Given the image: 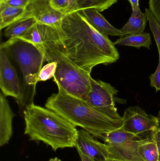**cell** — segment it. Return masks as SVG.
Returning <instances> with one entry per match:
<instances>
[{
    "mask_svg": "<svg viewBox=\"0 0 160 161\" xmlns=\"http://www.w3.org/2000/svg\"><path fill=\"white\" fill-rule=\"evenodd\" d=\"M57 28L66 54L89 73L97 65L112 64L119 59L114 43L95 29L79 11L64 16Z\"/></svg>",
    "mask_w": 160,
    "mask_h": 161,
    "instance_id": "cell-1",
    "label": "cell"
},
{
    "mask_svg": "<svg viewBox=\"0 0 160 161\" xmlns=\"http://www.w3.org/2000/svg\"><path fill=\"white\" fill-rule=\"evenodd\" d=\"M38 24L42 36L45 61L57 64L54 81L65 92L86 102L91 90V74L80 68L66 54L56 27Z\"/></svg>",
    "mask_w": 160,
    "mask_h": 161,
    "instance_id": "cell-2",
    "label": "cell"
},
{
    "mask_svg": "<svg viewBox=\"0 0 160 161\" xmlns=\"http://www.w3.org/2000/svg\"><path fill=\"white\" fill-rule=\"evenodd\" d=\"M23 115L24 134L30 141L42 142L54 151L76 146V127L55 112L33 103L26 108Z\"/></svg>",
    "mask_w": 160,
    "mask_h": 161,
    "instance_id": "cell-3",
    "label": "cell"
},
{
    "mask_svg": "<svg viewBox=\"0 0 160 161\" xmlns=\"http://www.w3.org/2000/svg\"><path fill=\"white\" fill-rule=\"evenodd\" d=\"M57 93L47 99L45 107L55 112L75 126L80 127L101 140L106 133L120 128L122 119L110 117L91 107L87 102L65 92L58 87Z\"/></svg>",
    "mask_w": 160,
    "mask_h": 161,
    "instance_id": "cell-4",
    "label": "cell"
},
{
    "mask_svg": "<svg viewBox=\"0 0 160 161\" xmlns=\"http://www.w3.org/2000/svg\"><path fill=\"white\" fill-rule=\"evenodd\" d=\"M11 62L18 68L21 83L20 97L17 101L20 112L23 114L34 103L39 73L45 61L44 49L18 37L9 39L1 44Z\"/></svg>",
    "mask_w": 160,
    "mask_h": 161,
    "instance_id": "cell-5",
    "label": "cell"
},
{
    "mask_svg": "<svg viewBox=\"0 0 160 161\" xmlns=\"http://www.w3.org/2000/svg\"><path fill=\"white\" fill-rule=\"evenodd\" d=\"M91 90L87 102L101 112L116 119H122L116 107L118 91L110 83L91 78Z\"/></svg>",
    "mask_w": 160,
    "mask_h": 161,
    "instance_id": "cell-6",
    "label": "cell"
},
{
    "mask_svg": "<svg viewBox=\"0 0 160 161\" xmlns=\"http://www.w3.org/2000/svg\"><path fill=\"white\" fill-rule=\"evenodd\" d=\"M122 118V128L136 135L149 136L159 128L157 117L147 114L138 106L127 108Z\"/></svg>",
    "mask_w": 160,
    "mask_h": 161,
    "instance_id": "cell-7",
    "label": "cell"
},
{
    "mask_svg": "<svg viewBox=\"0 0 160 161\" xmlns=\"http://www.w3.org/2000/svg\"><path fill=\"white\" fill-rule=\"evenodd\" d=\"M65 16L52 7L50 0H31L18 20L34 18L38 23L59 28Z\"/></svg>",
    "mask_w": 160,
    "mask_h": 161,
    "instance_id": "cell-8",
    "label": "cell"
},
{
    "mask_svg": "<svg viewBox=\"0 0 160 161\" xmlns=\"http://www.w3.org/2000/svg\"><path fill=\"white\" fill-rule=\"evenodd\" d=\"M0 88L6 97H12L16 101L20 97L21 83L18 74L5 51L0 48Z\"/></svg>",
    "mask_w": 160,
    "mask_h": 161,
    "instance_id": "cell-9",
    "label": "cell"
},
{
    "mask_svg": "<svg viewBox=\"0 0 160 161\" xmlns=\"http://www.w3.org/2000/svg\"><path fill=\"white\" fill-rule=\"evenodd\" d=\"M77 144L85 155L95 161H106L110 158L106 143H102L84 129L78 130Z\"/></svg>",
    "mask_w": 160,
    "mask_h": 161,
    "instance_id": "cell-10",
    "label": "cell"
},
{
    "mask_svg": "<svg viewBox=\"0 0 160 161\" xmlns=\"http://www.w3.org/2000/svg\"><path fill=\"white\" fill-rule=\"evenodd\" d=\"M79 12L101 34L105 36L120 37L125 36L120 29H117L111 25L96 9L87 8L80 10Z\"/></svg>",
    "mask_w": 160,
    "mask_h": 161,
    "instance_id": "cell-11",
    "label": "cell"
},
{
    "mask_svg": "<svg viewBox=\"0 0 160 161\" xmlns=\"http://www.w3.org/2000/svg\"><path fill=\"white\" fill-rule=\"evenodd\" d=\"M13 112L5 96L0 93V146L8 143L12 135Z\"/></svg>",
    "mask_w": 160,
    "mask_h": 161,
    "instance_id": "cell-12",
    "label": "cell"
},
{
    "mask_svg": "<svg viewBox=\"0 0 160 161\" xmlns=\"http://www.w3.org/2000/svg\"><path fill=\"white\" fill-rule=\"evenodd\" d=\"M147 21L146 14L142 12L139 8L136 11H132L128 21L120 31L125 36L142 34L144 33Z\"/></svg>",
    "mask_w": 160,
    "mask_h": 161,
    "instance_id": "cell-13",
    "label": "cell"
},
{
    "mask_svg": "<svg viewBox=\"0 0 160 161\" xmlns=\"http://www.w3.org/2000/svg\"><path fill=\"white\" fill-rule=\"evenodd\" d=\"M151 135L144 136L136 135L126 131L121 127L106 133L101 140L110 145H120L138 141Z\"/></svg>",
    "mask_w": 160,
    "mask_h": 161,
    "instance_id": "cell-14",
    "label": "cell"
},
{
    "mask_svg": "<svg viewBox=\"0 0 160 161\" xmlns=\"http://www.w3.org/2000/svg\"><path fill=\"white\" fill-rule=\"evenodd\" d=\"M25 8L14 7L0 0V29L6 28L17 21L24 12Z\"/></svg>",
    "mask_w": 160,
    "mask_h": 161,
    "instance_id": "cell-15",
    "label": "cell"
},
{
    "mask_svg": "<svg viewBox=\"0 0 160 161\" xmlns=\"http://www.w3.org/2000/svg\"><path fill=\"white\" fill-rule=\"evenodd\" d=\"M114 43L115 45L131 46L138 49L141 47H145L149 49L152 44V41L149 33H143L126 35L119 38Z\"/></svg>",
    "mask_w": 160,
    "mask_h": 161,
    "instance_id": "cell-16",
    "label": "cell"
},
{
    "mask_svg": "<svg viewBox=\"0 0 160 161\" xmlns=\"http://www.w3.org/2000/svg\"><path fill=\"white\" fill-rule=\"evenodd\" d=\"M151 135L142 139L137 147V152L144 161H159L157 145Z\"/></svg>",
    "mask_w": 160,
    "mask_h": 161,
    "instance_id": "cell-17",
    "label": "cell"
},
{
    "mask_svg": "<svg viewBox=\"0 0 160 161\" xmlns=\"http://www.w3.org/2000/svg\"><path fill=\"white\" fill-rule=\"evenodd\" d=\"M37 23L34 18H27L19 20L6 28L4 36L8 39L17 37L24 34Z\"/></svg>",
    "mask_w": 160,
    "mask_h": 161,
    "instance_id": "cell-18",
    "label": "cell"
},
{
    "mask_svg": "<svg viewBox=\"0 0 160 161\" xmlns=\"http://www.w3.org/2000/svg\"><path fill=\"white\" fill-rule=\"evenodd\" d=\"M78 11L94 8L99 12L104 11L116 3L118 0H76Z\"/></svg>",
    "mask_w": 160,
    "mask_h": 161,
    "instance_id": "cell-19",
    "label": "cell"
},
{
    "mask_svg": "<svg viewBox=\"0 0 160 161\" xmlns=\"http://www.w3.org/2000/svg\"><path fill=\"white\" fill-rule=\"evenodd\" d=\"M17 37L31 42L40 49H43L42 36L38 23L24 34Z\"/></svg>",
    "mask_w": 160,
    "mask_h": 161,
    "instance_id": "cell-20",
    "label": "cell"
},
{
    "mask_svg": "<svg viewBox=\"0 0 160 161\" xmlns=\"http://www.w3.org/2000/svg\"><path fill=\"white\" fill-rule=\"evenodd\" d=\"M52 7L63 15L78 11L76 0H50Z\"/></svg>",
    "mask_w": 160,
    "mask_h": 161,
    "instance_id": "cell-21",
    "label": "cell"
},
{
    "mask_svg": "<svg viewBox=\"0 0 160 161\" xmlns=\"http://www.w3.org/2000/svg\"><path fill=\"white\" fill-rule=\"evenodd\" d=\"M145 13L147 16L149 26L156 41L159 53H160V24L148 8H146Z\"/></svg>",
    "mask_w": 160,
    "mask_h": 161,
    "instance_id": "cell-22",
    "label": "cell"
},
{
    "mask_svg": "<svg viewBox=\"0 0 160 161\" xmlns=\"http://www.w3.org/2000/svg\"><path fill=\"white\" fill-rule=\"evenodd\" d=\"M57 64L55 62L48 63L42 67L39 73L38 81H45L54 77L56 71Z\"/></svg>",
    "mask_w": 160,
    "mask_h": 161,
    "instance_id": "cell-23",
    "label": "cell"
},
{
    "mask_svg": "<svg viewBox=\"0 0 160 161\" xmlns=\"http://www.w3.org/2000/svg\"><path fill=\"white\" fill-rule=\"evenodd\" d=\"M159 55V61L157 68L156 71L149 77L150 80V86L156 89V92L160 91V53Z\"/></svg>",
    "mask_w": 160,
    "mask_h": 161,
    "instance_id": "cell-24",
    "label": "cell"
},
{
    "mask_svg": "<svg viewBox=\"0 0 160 161\" xmlns=\"http://www.w3.org/2000/svg\"><path fill=\"white\" fill-rule=\"evenodd\" d=\"M149 9L160 24V0H149Z\"/></svg>",
    "mask_w": 160,
    "mask_h": 161,
    "instance_id": "cell-25",
    "label": "cell"
},
{
    "mask_svg": "<svg viewBox=\"0 0 160 161\" xmlns=\"http://www.w3.org/2000/svg\"><path fill=\"white\" fill-rule=\"evenodd\" d=\"M7 4L14 7L25 8L31 0H2Z\"/></svg>",
    "mask_w": 160,
    "mask_h": 161,
    "instance_id": "cell-26",
    "label": "cell"
},
{
    "mask_svg": "<svg viewBox=\"0 0 160 161\" xmlns=\"http://www.w3.org/2000/svg\"><path fill=\"white\" fill-rule=\"evenodd\" d=\"M152 139L155 142L158 153L159 161H160V128H159L152 133Z\"/></svg>",
    "mask_w": 160,
    "mask_h": 161,
    "instance_id": "cell-27",
    "label": "cell"
},
{
    "mask_svg": "<svg viewBox=\"0 0 160 161\" xmlns=\"http://www.w3.org/2000/svg\"><path fill=\"white\" fill-rule=\"evenodd\" d=\"M75 147H76V149H77V151L79 153V156H80L81 161H95L94 159L88 157L87 155H85L83 152H82L77 144H76Z\"/></svg>",
    "mask_w": 160,
    "mask_h": 161,
    "instance_id": "cell-28",
    "label": "cell"
},
{
    "mask_svg": "<svg viewBox=\"0 0 160 161\" xmlns=\"http://www.w3.org/2000/svg\"><path fill=\"white\" fill-rule=\"evenodd\" d=\"M131 5L132 11H136L140 8L139 0H128Z\"/></svg>",
    "mask_w": 160,
    "mask_h": 161,
    "instance_id": "cell-29",
    "label": "cell"
},
{
    "mask_svg": "<svg viewBox=\"0 0 160 161\" xmlns=\"http://www.w3.org/2000/svg\"><path fill=\"white\" fill-rule=\"evenodd\" d=\"M106 161H128L120 158H110Z\"/></svg>",
    "mask_w": 160,
    "mask_h": 161,
    "instance_id": "cell-30",
    "label": "cell"
},
{
    "mask_svg": "<svg viewBox=\"0 0 160 161\" xmlns=\"http://www.w3.org/2000/svg\"><path fill=\"white\" fill-rule=\"evenodd\" d=\"M49 161H61V160L58 158H51Z\"/></svg>",
    "mask_w": 160,
    "mask_h": 161,
    "instance_id": "cell-31",
    "label": "cell"
},
{
    "mask_svg": "<svg viewBox=\"0 0 160 161\" xmlns=\"http://www.w3.org/2000/svg\"><path fill=\"white\" fill-rule=\"evenodd\" d=\"M157 117L158 119L159 123V128H160V110L158 114V116Z\"/></svg>",
    "mask_w": 160,
    "mask_h": 161,
    "instance_id": "cell-32",
    "label": "cell"
}]
</instances>
